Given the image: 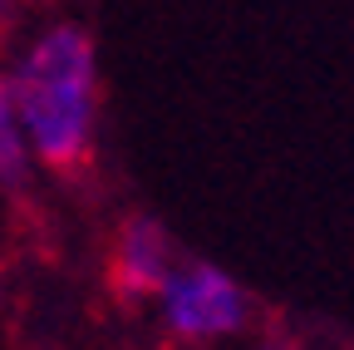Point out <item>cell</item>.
Masks as SVG:
<instances>
[{
	"instance_id": "1",
	"label": "cell",
	"mask_w": 354,
	"mask_h": 350,
	"mask_svg": "<svg viewBox=\"0 0 354 350\" xmlns=\"http://www.w3.org/2000/svg\"><path fill=\"white\" fill-rule=\"evenodd\" d=\"M6 79L35 158L55 173L79 168L94 148V119H99V60L88 30L74 20L44 25L15 55Z\"/></svg>"
},
{
	"instance_id": "2",
	"label": "cell",
	"mask_w": 354,
	"mask_h": 350,
	"mask_svg": "<svg viewBox=\"0 0 354 350\" xmlns=\"http://www.w3.org/2000/svg\"><path fill=\"white\" fill-rule=\"evenodd\" d=\"M158 316H162L167 335L187 340V345H212L246 326L251 296L241 291V281H232V272L183 256L158 286Z\"/></svg>"
},
{
	"instance_id": "3",
	"label": "cell",
	"mask_w": 354,
	"mask_h": 350,
	"mask_svg": "<svg viewBox=\"0 0 354 350\" xmlns=\"http://www.w3.org/2000/svg\"><path fill=\"white\" fill-rule=\"evenodd\" d=\"M177 261L183 256H177L162 222H153V217H128L123 232H118V247H113V291L128 296V301L158 296V286L167 281V272Z\"/></svg>"
},
{
	"instance_id": "4",
	"label": "cell",
	"mask_w": 354,
	"mask_h": 350,
	"mask_svg": "<svg viewBox=\"0 0 354 350\" xmlns=\"http://www.w3.org/2000/svg\"><path fill=\"white\" fill-rule=\"evenodd\" d=\"M35 148H30V134L20 123V109H15V94H10V79L0 74V188H25L30 173H35Z\"/></svg>"
},
{
	"instance_id": "5",
	"label": "cell",
	"mask_w": 354,
	"mask_h": 350,
	"mask_svg": "<svg viewBox=\"0 0 354 350\" xmlns=\"http://www.w3.org/2000/svg\"><path fill=\"white\" fill-rule=\"evenodd\" d=\"M6 15H10V0H0V30H6Z\"/></svg>"
},
{
	"instance_id": "6",
	"label": "cell",
	"mask_w": 354,
	"mask_h": 350,
	"mask_svg": "<svg viewBox=\"0 0 354 350\" xmlns=\"http://www.w3.org/2000/svg\"><path fill=\"white\" fill-rule=\"evenodd\" d=\"M256 350H281V345H256Z\"/></svg>"
}]
</instances>
